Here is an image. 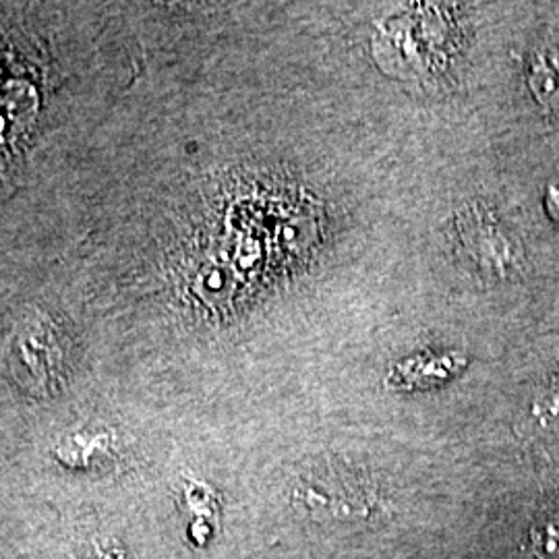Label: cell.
I'll use <instances>...</instances> for the list:
<instances>
[{"label": "cell", "mask_w": 559, "mask_h": 559, "mask_svg": "<svg viewBox=\"0 0 559 559\" xmlns=\"http://www.w3.org/2000/svg\"><path fill=\"white\" fill-rule=\"evenodd\" d=\"M533 549L543 559H559V510L539 516L531 528Z\"/></svg>", "instance_id": "cell-1"}]
</instances>
